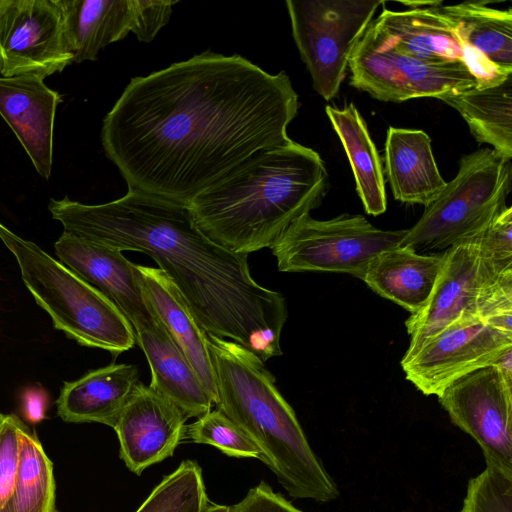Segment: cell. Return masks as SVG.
Returning <instances> with one entry per match:
<instances>
[{
  "instance_id": "obj_1",
  "label": "cell",
  "mask_w": 512,
  "mask_h": 512,
  "mask_svg": "<svg viewBox=\"0 0 512 512\" xmlns=\"http://www.w3.org/2000/svg\"><path fill=\"white\" fill-rule=\"evenodd\" d=\"M298 108L284 71L208 50L131 79L101 143L128 190L188 205L256 151L290 142Z\"/></svg>"
},
{
  "instance_id": "obj_2",
  "label": "cell",
  "mask_w": 512,
  "mask_h": 512,
  "mask_svg": "<svg viewBox=\"0 0 512 512\" xmlns=\"http://www.w3.org/2000/svg\"><path fill=\"white\" fill-rule=\"evenodd\" d=\"M48 210L64 232L150 256L207 334L237 342L263 362L282 355L280 338L288 316L284 296L253 279L248 255L233 253L207 237L187 205L128 190L103 204L67 196L51 199Z\"/></svg>"
},
{
  "instance_id": "obj_3",
  "label": "cell",
  "mask_w": 512,
  "mask_h": 512,
  "mask_svg": "<svg viewBox=\"0 0 512 512\" xmlns=\"http://www.w3.org/2000/svg\"><path fill=\"white\" fill-rule=\"evenodd\" d=\"M328 188L320 155L291 140L256 151L187 206L207 237L248 255L270 248L292 223L321 204Z\"/></svg>"
},
{
  "instance_id": "obj_4",
  "label": "cell",
  "mask_w": 512,
  "mask_h": 512,
  "mask_svg": "<svg viewBox=\"0 0 512 512\" xmlns=\"http://www.w3.org/2000/svg\"><path fill=\"white\" fill-rule=\"evenodd\" d=\"M217 388L215 407L263 453V463L288 495L320 503L339 490L317 457L273 374L256 354L237 342L206 333Z\"/></svg>"
},
{
  "instance_id": "obj_5",
  "label": "cell",
  "mask_w": 512,
  "mask_h": 512,
  "mask_svg": "<svg viewBox=\"0 0 512 512\" xmlns=\"http://www.w3.org/2000/svg\"><path fill=\"white\" fill-rule=\"evenodd\" d=\"M0 240L14 255L25 286L56 329L82 346L113 355L134 347L132 325L99 290L1 222Z\"/></svg>"
},
{
  "instance_id": "obj_6",
  "label": "cell",
  "mask_w": 512,
  "mask_h": 512,
  "mask_svg": "<svg viewBox=\"0 0 512 512\" xmlns=\"http://www.w3.org/2000/svg\"><path fill=\"white\" fill-rule=\"evenodd\" d=\"M511 187V161L492 148L463 156L456 176L406 230L399 246L448 249L475 238L507 207Z\"/></svg>"
},
{
  "instance_id": "obj_7",
  "label": "cell",
  "mask_w": 512,
  "mask_h": 512,
  "mask_svg": "<svg viewBox=\"0 0 512 512\" xmlns=\"http://www.w3.org/2000/svg\"><path fill=\"white\" fill-rule=\"evenodd\" d=\"M407 229L383 230L362 215L317 220L307 214L270 247L281 272L324 271L362 279L371 260L399 246Z\"/></svg>"
},
{
  "instance_id": "obj_8",
  "label": "cell",
  "mask_w": 512,
  "mask_h": 512,
  "mask_svg": "<svg viewBox=\"0 0 512 512\" xmlns=\"http://www.w3.org/2000/svg\"><path fill=\"white\" fill-rule=\"evenodd\" d=\"M382 0H287L292 35L313 89L334 98L346 77L350 53Z\"/></svg>"
},
{
  "instance_id": "obj_9",
  "label": "cell",
  "mask_w": 512,
  "mask_h": 512,
  "mask_svg": "<svg viewBox=\"0 0 512 512\" xmlns=\"http://www.w3.org/2000/svg\"><path fill=\"white\" fill-rule=\"evenodd\" d=\"M348 68L350 85L385 102L438 99L478 87L476 78L464 65H432L397 50L373 20L354 45Z\"/></svg>"
},
{
  "instance_id": "obj_10",
  "label": "cell",
  "mask_w": 512,
  "mask_h": 512,
  "mask_svg": "<svg viewBox=\"0 0 512 512\" xmlns=\"http://www.w3.org/2000/svg\"><path fill=\"white\" fill-rule=\"evenodd\" d=\"M401 3L408 8L403 11L384 8L373 19L376 28L397 50L432 65H464L476 78L479 89L497 85L510 76L463 41L444 11L442 1Z\"/></svg>"
},
{
  "instance_id": "obj_11",
  "label": "cell",
  "mask_w": 512,
  "mask_h": 512,
  "mask_svg": "<svg viewBox=\"0 0 512 512\" xmlns=\"http://www.w3.org/2000/svg\"><path fill=\"white\" fill-rule=\"evenodd\" d=\"M437 397L451 421L480 446L486 465L512 471V384L496 366L458 378Z\"/></svg>"
},
{
  "instance_id": "obj_12",
  "label": "cell",
  "mask_w": 512,
  "mask_h": 512,
  "mask_svg": "<svg viewBox=\"0 0 512 512\" xmlns=\"http://www.w3.org/2000/svg\"><path fill=\"white\" fill-rule=\"evenodd\" d=\"M73 63L58 0H0V74L43 79Z\"/></svg>"
},
{
  "instance_id": "obj_13",
  "label": "cell",
  "mask_w": 512,
  "mask_h": 512,
  "mask_svg": "<svg viewBox=\"0 0 512 512\" xmlns=\"http://www.w3.org/2000/svg\"><path fill=\"white\" fill-rule=\"evenodd\" d=\"M512 348V334L477 316H462L401 360L406 379L425 395L438 396L458 378L485 366Z\"/></svg>"
},
{
  "instance_id": "obj_14",
  "label": "cell",
  "mask_w": 512,
  "mask_h": 512,
  "mask_svg": "<svg viewBox=\"0 0 512 512\" xmlns=\"http://www.w3.org/2000/svg\"><path fill=\"white\" fill-rule=\"evenodd\" d=\"M444 256V265L429 301L405 321L410 343L402 359L415 354L462 316H477L480 293L484 285L497 276L485 268L475 238L451 246Z\"/></svg>"
},
{
  "instance_id": "obj_15",
  "label": "cell",
  "mask_w": 512,
  "mask_h": 512,
  "mask_svg": "<svg viewBox=\"0 0 512 512\" xmlns=\"http://www.w3.org/2000/svg\"><path fill=\"white\" fill-rule=\"evenodd\" d=\"M183 412L150 385L139 382L115 426L119 455L136 475L172 457L185 437Z\"/></svg>"
},
{
  "instance_id": "obj_16",
  "label": "cell",
  "mask_w": 512,
  "mask_h": 512,
  "mask_svg": "<svg viewBox=\"0 0 512 512\" xmlns=\"http://www.w3.org/2000/svg\"><path fill=\"white\" fill-rule=\"evenodd\" d=\"M59 261L111 300L132 327L157 318L136 270L121 251L64 232L54 243Z\"/></svg>"
},
{
  "instance_id": "obj_17",
  "label": "cell",
  "mask_w": 512,
  "mask_h": 512,
  "mask_svg": "<svg viewBox=\"0 0 512 512\" xmlns=\"http://www.w3.org/2000/svg\"><path fill=\"white\" fill-rule=\"evenodd\" d=\"M62 101V95L38 75L0 76V116L46 180L52 171L54 123Z\"/></svg>"
},
{
  "instance_id": "obj_18",
  "label": "cell",
  "mask_w": 512,
  "mask_h": 512,
  "mask_svg": "<svg viewBox=\"0 0 512 512\" xmlns=\"http://www.w3.org/2000/svg\"><path fill=\"white\" fill-rule=\"evenodd\" d=\"M133 329L151 370L150 386L174 403L187 419L212 410V399L158 317Z\"/></svg>"
},
{
  "instance_id": "obj_19",
  "label": "cell",
  "mask_w": 512,
  "mask_h": 512,
  "mask_svg": "<svg viewBox=\"0 0 512 512\" xmlns=\"http://www.w3.org/2000/svg\"><path fill=\"white\" fill-rule=\"evenodd\" d=\"M140 382L137 366L112 363L64 382L56 400L57 415L68 423L114 427Z\"/></svg>"
},
{
  "instance_id": "obj_20",
  "label": "cell",
  "mask_w": 512,
  "mask_h": 512,
  "mask_svg": "<svg viewBox=\"0 0 512 512\" xmlns=\"http://www.w3.org/2000/svg\"><path fill=\"white\" fill-rule=\"evenodd\" d=\"M136 270L147 301L216 405L217 388L206 345V332L197 324L178 289L165 272L159 268L137 264Z\"/></svg>"
},
{
  "instance_id": "obj_21",
  "label": "cell",
  "mask_w": 512,
  "mask_h": 512,
  "mask_svg": "<svg viewBox=\"0 0 512 512\" xmlns=\"http://www.w3.org/2000/svg\"><path fill=\"white\" fill-rule=\"evenodd\" d=\"M396 200L425 207L446 186L432 152L431 139L418 129L389 127L384 169Z\"/></svg>"
},
{
  "instance_id": "obj_22",
  "label": "cell",
  "mask_w": 512,
  "mask_h": 512,
  "mask_svg": "<svg viewBox=\"0 0 512 512\" xmlns=\"http://www.w3.org/2000/svg\"><path fill=\"white\" fill-rule=\"evenodd\" d=\"M444 259V253L426 255L397 246L377 254L361 280L383 298L415 314L429 301Z\"/></svg>"
},
{
  "instance_id": "obj_23",
  "label": "cell",
  "mask_w": 512,
  "mask_h": 512,
  "mask_svg": "<svg viewBox=\"0 0 512 512\" xmlns=\"http://www.w3.org/2000/svg\"><path fill=\"white\" fill-rule=\"evenodd\" d=\"M73 63L94 61L134 25L133 0H58Z\"/></svg>"
},
{
  "instance_id": "obj_24",
  "label": "cell",
  "mask_w": 512,
  "mask_h": 512,
  "mask_svg": "<svg viewBox=\"0 0 512 512\" xmlns=\"http://www.w3.org/2000/svg\"><path fill=\"white\" fill-rule=\"evenodd\" d=\"M325 111L348 157L366 213L383 214L387 208L383 164L365 120L353 103L342 109L327 105Z\"/></svg>"
},
{
  "instance_id": "obj_25",
  "label": "cell",
  "mask_w": 512,
  "mask_h": 512,
  "mask_svg": "<svg viewBox=\"0 0 512 512\" xmlns=\"http://www.w3.org/2000/svg\"><path fill=\"white\" fill-rule=\"evenodd\" d=\"M463 117L471 134L503 159H512V75L484 89L473 88L440 96Z\"/></svg>"
},
{
  "instance_id": "obj_26",
  "label": "cell",
  "mask_w": 512,
  "mask_h": 512,
  "mask_svg": "<svg viewBox=\"0 0 512 512\" xmlns=\"http://www.w3.org/2000/svg\"><path fill=\"white\" fill-rule=\"evenodd\" d=\"M490 1L444 5L463 41L505 75L512 74V9Z\"/></svg>"
},
{
  "instance_id": "obj_27",
  "label": "cell",
  "mask_w": 512,
  "mask_h": 512,
  "mask_svg": "<svg viewBox=\"0 0 512 512\" xmlns=\"http://www.w3.org/2000/svg\"><path fill=\"white\" fill-rule=\"evenodd\" d=\"M0 512H58L53 463L25 423L19 432V462L11 496Z\"/></svg>"
},
{
  "instance_id": "obj_28",
  "label": "cell",
  "mask_w": 512,
  "mask_h": 512,
  "mask_svg": "<svg viewBox=\"0 0 512 512\" xmlns=\"http://www.w3.org/2000/svg\"><path fill=\"white\" fill-rule=\"evenodd\" d=\"M208 502L202 468L187 459L162 478L135 512H200Z\"/></svg>"
},
{
  "instance_id": "obj_29",
  "label": "cell",
  "mask_w": 512,
  "mask_h": 512,
  "mask_svg": "<svg viewBox=\"0 0 512 512\" xmlns=\"http://www.w3.org/2000/svg\"><path fill=\"white\" fill-rule=\"evenodd\" d=\"M184 439L211 445L230 457L255 458L263 462V453L257 445L217 408L186 425Z\"/></svg>"
},
{
  "instance_id": "obj_30",
  "label": "cell",
  "mask_w": 512,
  "mask_h": 512,
  "mask_svg": "<svg viewBox=\"0 0 512 512\" xmlns=\"http://www.w3.org/2000/svg\"><path fill=\"white\" fill-rule=\"evenodd\" d=\"M459 512H512V471L486 465L469 480Z\"/></svg>"
},
{
  "instance_id": "obj_31",
  "label": "cell",
  "mask_w": 512,
  "mask_h": 512,
  "mask_svg": "<svg viewBox=\"0 0 512 512\" xmlns=\"http://www.w3.org/2000/svg\"><path fill=\"white\" fill-rule=\"evenodd\" d=\"M475 239L490 274L512 272V207L507 206Z\"/></svg>"
},
{
  "instance_id": "obj_32",
  "label": "cell",
  "mask_w": 512,
  "mask_h": 512,
  "mask_svg": "<svg viewBox=\"0 0 512 512\" xmlns=\"http://www.w3.org/2000/svg\"><path fill=\"white\" fill-rule=\"evenodd\" d=\"M24 422L0 412V509L11 496L19 462V432Z\"/></svg>"
},
{
  "instance_id": "obj_33",
  "label": "cell",
  "mask_w": 512,
  "mask_h": 512,
  "mask_svg": "<svg viewBox=\"0 0 512 512\" xmlns=\"http://www.w3.org/2000/svg\"><path fill=\"white\" fill-rule=\"evenodd\" d=\"M173 0H133L134 33L139 41L151 42L157 33L168 23L173 12Z\"/></svg>"
},
{
  "instance_id": "obj_34",
  "label": "cell",
  "mask_w": 512,
  "mask_h": 512,
  "mask_svg": "<svg viewBox=\"0 0 512 512\" xmlns=\"http://www.w3.org/2000/svg\"><path fill=\"white\" fill-rule=\"evenodd\" d=\"M229 512H301L282 494L275 492L265 481L252 487Z\"/></svg>"
},
{
  "instance_id": "obj_35",
  "label": "cell",
  "mask_w": 512,
  "mask_h": 512,
  "mask_svg": "<svg viewBox=\"0 0 512 512\" xmlns=\"http://www.w3.org/2000/svg\"><path fill=\"white\" fill-rule=\"evenodd\" d=\"M47 395L41 389H28L22 396V411L25 419L36 424L46 418Z\"/></svg>"
},
{
  "instance_id": "obj_36",
  "label": "cell",
  "mask_w": 512,
  "mask_h": 512,
  "mask_svg": "<svg viewBox=\"0 0 512 512\" xmlns=\"http://www.w3.org/2000/svg\"><path fill=\"white\" fill-rule=\"evenodd\" d=\"M505 379L512 384V348L504 351L494 363Z\"/></svg>"
},
{
  "instance_id": "obj_37",
  "label": "cell",
  "mask_w": 512,
  "mask_h": 512,
  "mask_svg": "<svg viewBox=\"0 0 512 512\" xmlns=\"http://www.w3.org/2000/svg\"><path fill=\"white\" fill-rule=\"evenodd\" d=\"M200 512H229V506L208 502Z\"/></svg>"
}]
</instances>
